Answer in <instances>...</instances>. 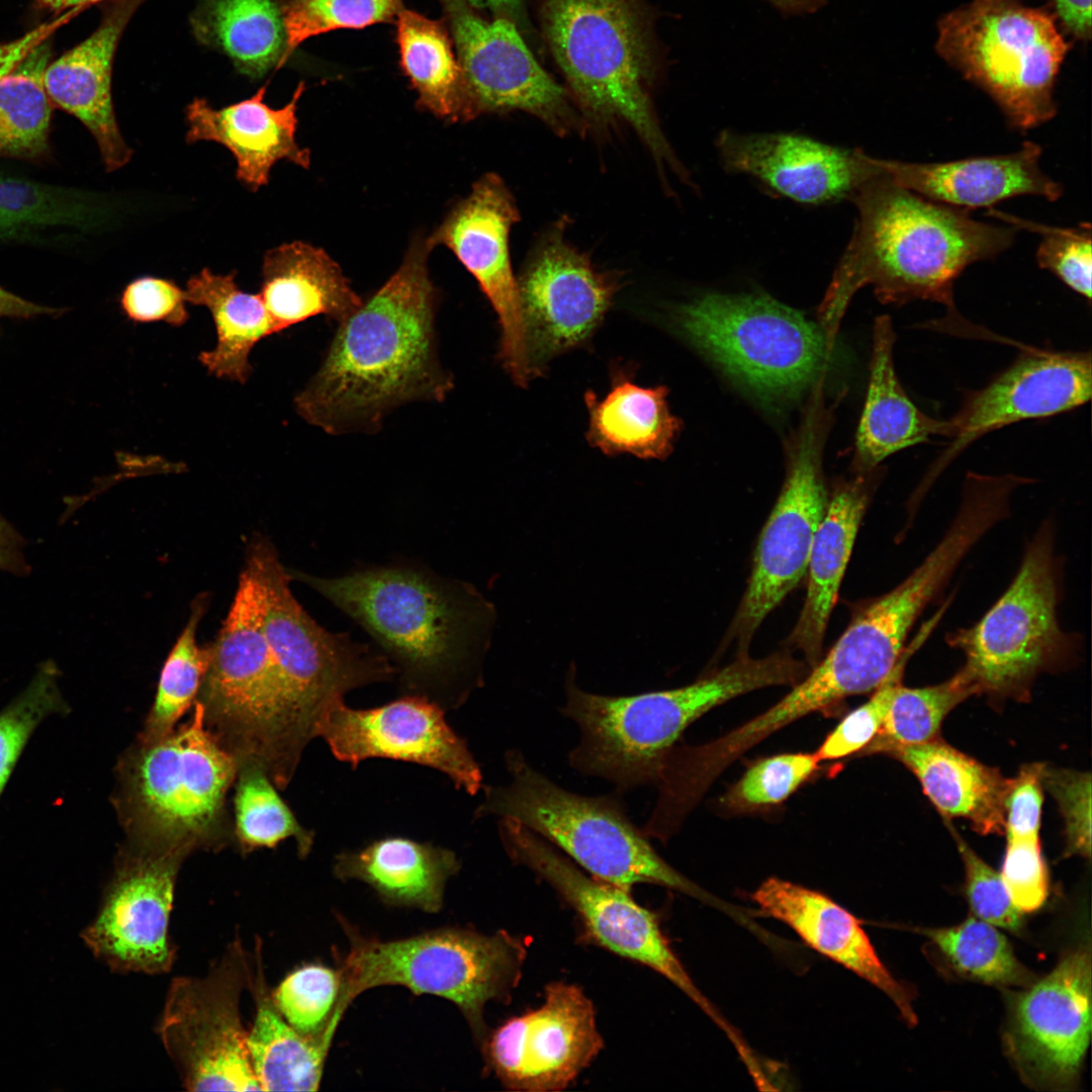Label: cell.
I'll list each match as a JSON object with an SVG mask.
<instances>
[{
    "instance_id": "e0dca14e",
    "label": "cell",
    "mask_w": 1092,
    "mask_h": 1092,
    "mask_svg": "<svg viewBox=\"0 0 1092 1092\" xmlns=\"http://www.w3.org/2000/svg\"><path fill=\"white\" fill-rule=\"evenodd\" d=\"M186 857L127 843L118 851L100 910L82 932L95 957L112 971L156 975L172 968L176 954L169 920Z\"/></svg>"
},
{
    "instance_id": "7c38bea8",
    "label": "cell",
    "mask_w": 1092,
    "mask_h": 1092,
    "mask_svg": "<svg viewBox=\"0 0 1092 1092\" xmlns=\"http://www.w3.org/2000/svg\"><path fill=\"white\" fill-rule=\"evenodd\" d=\"M1059 577L1054 527L1045 522L1006 592L979 622L948 635L976 695L1026 701L1038 674L1071 657L1076 639L1058 620Z\"/></svg>"
},
{
    "instance_id": "74e56055",
    "label": "cell",
    "mask_w": 1092,
    "mask_h": 1092,
    "mask_svg": "<svg viewBox=\"0 0 1092 1092\" xmlns=\"http://www.w3.org/2000/svg\"><path fill=\"white\" fill-rule=\"evenodd\" d=\"M190 22L199 42L222 52L252 79L278 67L285 53L281 6L274 0H200Z\"/></svg>"
},
{
    "instance_id": "9c48e42d",
    "label": "cell",
    "mask_w": 1092,
    "mask_h": 1092,
    "mask_svg": "<svg viewBox=\"0 0 1092 1092\" xmlns=\"http://www.w3.org/2000/svg\"><path fill=\"white\" fill-rule=\"evenodd\" d=\"M505 761L510 782L484 789L475 817L514 819L592 877L626 890L652 884L702 895L655 851L616 799L569 792L531 766L518 750L508 751Z\"/></svg>"
},
{
    "instance_id": "cb8c5ba5",
    "label": "cell",
    "mask_w": 1092,
    "mask_h": 1092,
    "mask_svg": "<svg viewBox=\"0 0 1092 1092\" xmlns=\"http://www.w3.org/2000/svg\"><path fill=\"white\" fill-rule=\"evenodd\" d=\"M617 283L568 244L559 228L542 238L518 280L532 372L590 336Z\"/></svg>"
},
{
    "instance_id": "484cf974",
    "label": "cell",
    "mask_w": 1092,
    "mask_h": 1092,
    "mask_svg": "<svg viewBox=\"0 0 1092 1092\" xmlns=\"http://www.w3.org/2000/svg\"><path fill=\"white\" fill-rule=\"evenodd\" d=\"M144 0H109L98 27L79 44L50 62L43 74L54 105L75 116L91 133L104 168L114 172L129 163L112 100V67L119 39Z\"/></svg>"
},
{
    "instance_id": "f907efd6",
    "label": "cell",
    "mask_w": 1092,
    "mask_h": 1092,
    "mask_svg": "<svg viewBox=\"0 0 1092 1092\" xmlns=\"http://www.w3.org/2000/svg\"><path fill=\"white\" fill-rule=\"evenodd\" d=\"M819 762L815 753H784L763 758L728 790L722 804L736 813L778 805L819 768Z\"/></svg>"
},
{
    "instance_id": "d6a6232c",
    "label": "cell",
    "mask_w": 1092,
    "mask_h": 1092,
    "mask_svg": "<svg viewBox=\"0 0 1092 1092\" xmlns=\"http://www.w3.org/2000/svg\"><path fill=\"white\" fill-rule=\"evenodd\" d=\"M259 294L277 333L318 315L339 324L363 302L323 249L300 241L265 253Z\"/></svg>"
},
{
    "instance_id": "be15d7a7",
    "label": "cell",
    "mask_w": 1092,
    "mask_h": 1092,
    "mask_svg": "<svg viewBox=\"0 0 1092 1092\" xmlns=\"http://www.w3.org/2000/svg\"><path fill=\"white\" fill-rule=\"evenodd\" d=\"M783 16L814 14L827 5V0H765Z\"/></svg>"
},
{
    "instance_id": "30bf717a",
    "label": "cell",
    "mask_w": 1092,
    "mask_h": 1092,
    "mask_svg": "<svg viewBox=\"0 0 1092 1092\" xmlns=\"http://www.w3.org/2000/svg\"><path fill=\"white\" fill-rule=\"evenodd\" d=\"M937 26L938 55L994 100L1009 127L1024 132L1054 118L1070 50L1055 14L1019 0H972Z\"/></svg>"
},
{
    "instance_id": "681fc988",
    "label": "cell",
    "mask_w": 1092,
    "mask_h": 1092,
    "mask_svg": "<svg viewBox=\"0 0 1092 1092\" xmlns=\"http://www.w3.org/2000/svg\"><path fill=\"white\" fill-rule=\"evenodd\" d=\"M989 215L1040 236L1035 252L1037 265L1058 277L1066 286L1087 301L1091 300L1092 239L1091 225L1082 222L1074 228L1051 226L991 209Z\"/></svg>"
},
{
    "instance_id": "5bb4252c",
    "label": "cell",
    "mask_w": 1092,
    "mask_h": 1092,
    "mask_svg": "<svg viewBox=\"0 0 1092 1092\" xmlns=\"http://www.w3.org/2000/svg\"><path fill=\"white\" fill-rule=\"evenodd\" d=\"M509 857L547 882L577 913L590 940L609 951L659 973L711 1014L662 933L656 915L629 890L589 877L547 840L520 822L498 819Z\"/></svg>"
},
{
    "instance_id": "7402d4cb",
    "label": "cell",
    "mask_w": 1092,
    "mask_h": 1092,
    "mask_svg": "<svg viewBox=\"0 0 1092 1092\" xmlns=\"http://www.w3.org/2000/svg\"><path fill=\"white\" fill-rule=\"evenodd\" d=\"M1091 354L1022 347L1016 359L984 387L969 390L948 420L950 442L924 485L986 434L1017 422L1048 418L1086 403L1091 396Z\"/></svg>"
},
{
    "instance_id": "94428289",
    "label": "cell",
    "mask_w": 1092,
    "mask_h": 1092,
    "mask_svg": "<svg viewBox=\"0 0 1092 1092\" xmlns=\"http://www.w3.org/2000/svg\"><path fill=\"white\" fill-rule=\"evenodd\" d=\"M23 539L16 530L0 515V569L16 575L29 572V565L23 554Z\"/></svg>"
},
{
    "instance_id": "f6af8a7d",
    "label": "cell",
    "mask_w": 1092,
    "mask_h": 1092,
    "mask_svg": "<svg viewBox=\"0 0 1092 1092\" xmlns=\"http://www.w3.org/2000/svg\"><path fill=\"white\" fill-rule=\"evenodd\" d=\"M957 972L997 986L1024 985L1028 972L1016 960L1007 938L992 924L968 917L962 923L921 929Z\"/></svg>"
},
{
    "instance_id": "6f0895ef",
    "label": "cell",
    "mask_w": 1092,
    "mask_h": 1092,
    "mask_svg": "<svg viewBox=\"0 0 1092 1092\" xmlns=\"http://www.w3.org/2000/svg\"><path fill=\"white\" fill-rule=\"evenodd\" d=\"M1042 765H1025L1011 779L1005 799L1007 839L1038 838L1043 802Z\"/></svg>"
},
{
    "instance_id": "db71d44e",
    "label": "cell",
    "mask_w": 1092,
    "mask_h": 1092,
    "mask_svg": "<svg viewBox=\"0 0 1092 1092\" xmlns=\"http://www.w3.org/2000/svg\"><path fill=\"white\" fill-rule=\"evenodd\" d=\"M1042 786L1056 799L1066 827V854L1091 855V776L1042 765Z\"/></svg>"
},
{
    "instance_id": "d4e9b609",
    "label": "cell",
    "mask_w": 1092,
    "mask_h": 1092,
    "mask_svg": "<svg viewBox=\"0 0 1092 1092\" xmlns=\"http://www.w3.org/2000/svg\"><path fill=\"white\" fill-rule=\"evenodd\" d=\"M716 148L727 169L751 175L803 203L849 199L864 182L883 172L882 159L859 149L839 148L797 134L723 130Z\"/></svg>"
},
{
    "instance_id": "b9f144b4",
    "label": "cell",
    "mask_w": 1092,
    "mask_h": 1092,
    "mask_svg": "<svg viewBox=\"0 0 1092 1092\" xmlns=\"http://www.w3.org/2000/svg\"><path fill=\"white\" fill-rule=\"evenodd\" d=\"M235 785L234 833L244 850L274 848L293 838L298 855L303 858L309 854L314 832L298 822L258 762L239 761Z\"/></svg>"
},
{
    "instance_id": "ffe728a7",
    "label": "cell",
    "mask_w": 1092,
    "mask_h": 1092,
    "mask_svg": "<svg viewBox=\"0 0 1092 1092\" xmlns=\"http://www.w3.org/2000/svg\"><path fill=\"white\" fill-rule=\"evenodd\" d=\"M518 219L510 190L497 175L488 173L454 205L427 242L432 249L451 250L475 278L497 315L500 362L512 379L524 386L532 369L509 247L510 232Z\"/></svg>"
},
{
    "instance_id": "ab89813d",
    "label": "cell",
    "mask_w": 1092,
    "mask_h": 1092,
    "mask_svg": "<svg viewBox=\"0 0 1092 1092\" xmlns=\"http://www.w3.org/2000/svg\"><path fill=\"white\" fill-rule=\"evenodd\" d=\"M101 213L80 189L0 172V243H34L49 231L89 229Z\"/></svg>"
},
{
    "instance_id": "83f0119b",
    "label": "cell",
    "mask_w": 1092,
    "mask_h": 1092,
    "mask_svg": "<svg viewBox=\"0 0 1092 1092\" xmlns=\"http://www.w3.org/2000/svg\"><path fill=\"white\" fill-rule=\"evenodd\" d=\"M1039 145L1024 142L1010 154L946 162L915 163L882 159L884 171L898 184L933 201L970 211L1017 196L1056 201L1063 186L1040 167Z\"/></svg>"
},
{
    "instance_id": "9f6ffc18",
    "label": "cell",
    "mask_w": 1092,
    "mask_h": 1092,
    "mask_svg": "<svg viewBox=\"0 0 1092 1092\" xmlns=\"http://www.w3.org/2000/svg\"><path fill=\"white\" fill-rule=\"evenodd\" d=\"M185 290L173 280L143 276L130 281L120 296V306L126 317L138 324L162 322L173 327L187 323Z\"/></svg>"
},
{
    "instance_id": "6125c7cd",
    "label": "cell",
    "mask_w": 1092,
    "mask_h": 1092,
    "mask_svg": "<svg viewBox=\"0 0 1092 1092\" xmlns=\"http://www.w3.org/2000/svg\"><path fill=\"white\" fill-rule=\"evenodd\" d=\"M63 311L24 299L0 286V318H29L41 314L56 315Z\"/></svg>"
},
{
    "instance_id": "e7e4bbea",
    "label": "cell",
    "mask_w": 1092,
    "mask_h": 1092,
    "mask_svg": "<svg viewBox=\"0 0 1092 1092\" xmlns=\"http://www.w3.org/2000/svg\"><path fill=\"white\" fill-rule=\"evenodd\" d=\"M474 7L487 8L502 17L516 19L522 10V0H466Z\"/></svg>"
},
{
    "instance_id": "836d02e7",
    "label": "cell",
    "mask_w": 1092,
    "mask_h": 1092,
    "mask_svg": "<svg viewBox=\"0 0 1092 1092\" xmlns=\"http://www.w3.org/2000/svg\"><path fill=\"white\" fill-rule=\"evenodd\" d=\"M918 779L945 818H964L981 834L1005 830V799L1011 779L950 745L933 739L891 753Z\"/></svg>"
},
{
    "instance_id": "52a82bcc",
    "label": "cell",
    "mask_w": 1092,
    "mask_h": 1092,
    "mask_svg": "<svg viewBox=\"0 0 1092 1092\" xmlns=\"http://www.w3.org/2000/svg\"><path fill=\"white\" fill-rule=\"evenodd\" d=\"M194 704L187 723L157 741H138L118 761L112 803L127 844L188 856L230 840L226 796L238 761L207 730L202 705Z\"/></svg>"
},
{
    "instance_id": "ee69618b",
    "label": "cell",
    "mask_w": 1092,
    "mask_h": 1092,
    "mask_svg": "<svg viewBox=\"0 0 1092 1092\" xmlns=\"http://www.w3.org/2000/svg\"><path fill=\"white\" fill-rule=\"evenodd\" d=\"M196 603L161 670L154 704L138 741L153 742L176 729L177 722L195 703L210 661V647L196 641V630L203 612Z\"/></svg>"
},
{
    "instance_id": "1f68e13d",
    "label": "cell",
    "mask_w": 1092,
    "mask_h": 1092,
    "mask_svg": "<svg viewBox=\"0 0 1092 1092\" xmlns=\"http://www.w3.org/2000/svg\"><path fill=\"white\" fill-rule=\"evenodd\" d=\"M895 340L890 316L876 317L870 381L855 441L854 464L863 474L896 452L949 434L948 420L923 413L901 385L893 359Z\"/></svg>"
},
{
    "instance_id": "d590c367",
    "label": "cell",
    "mask_w": 1092,
    "mask_h": 1092,
    "mask_svg": "<svg viewBox=\"0 0 1092 1092\" xmlns=\"http://www.w3.org/2000/svg\"><path fill=\"white\" fill-rule=\"evenodd\" d=\"M236 277V271L217 274L203 268L184 290L188 303L208 309L215 328L216 344L199 354V362L215 377L243 384L252 372V350L277 332L260 294L241 289Z\"/></svg>"
},
{
    "instance_id": "f35d334b",
    "label": "cell",
    "mask_w": 1092,
    "mask_h": 1092,
    "mask_svg": "<svg viewBox=\"0 0 1092 1092\" xmlns=\"http://www.w3.org/2000/svg\"><path fill=\"white\" fill-rule=\"evenodd\" d=\"M396 37L401 68L418 92V105L453 122L474 118L445 24L402 9L396 16Z\"/></svg>"
},
{
    "instance_id": "2e32d148",
    "label": "cell",
    "mask_w": 1092,
    "mask_h": 1092,
    "mask_svg": "<svg viewBox=\"0 0 1092 1092\" xmlns=\"http://www.w3.org/2000/svg\"><path fill=\"white\" fill-rule=\"evenodd\" d=\"M440 2L474 118L481 113L521 110L559 134L584 129L571 94L541 67L511 19H483L466 0Z\"/></svg>"
},
{
    "instance_id": "f1b7e54d",
    "label": "cell",
    "mask_w": 1092,
    "mask_h": 1092,
    "mask_svg": "<svg viewBox=\"0 0 1092 1092\" xmlns=\"http://www.w3.org/2000/svg\"><path fill=\"white\" fill-rule=\"evenodd\" d=\"M752 899L809 946L886 993L909 1025L917 1023L911 993L892 977L850 912L826 895L776 877L765 880Z\"/></svg>"
},
{
    "instance_id": "d6986e66",
    "label": "cell",
    "mask_w": 1092,
    "mask_h": 1092,
    "mask_svg": "<svg viewBox=\"0 0 1092 1092\" xmlns=\"http://www.w3.org/2000/svg\"><path fill=\"white\" fill-rule=\"evenodd\" d=\"M445 713L437 704L416 696L369 709H354L343 701L325 714L317 737L352 768L376 757L417 763L444 774L457 789L475 795L482 787L481 769Z\"/></svg>"
},
{
    "instance_id": "f5cc1de1",
    "label": "cell",
    "mask_w": 1092,
    "mask_h": 1092,
    "mask_svg": "<svg viewBox=\"0 0 1092 1092\" xmlns=\"http://www.w3.org/2000/svg\"><path fill=\"white\" fill-rule=\"evenodd\" d=\"M952 832L965 867L966 895L973 913L994 926L1017 932L1022 926V912L1013 904L1001 875L981 859Z\"/></svg>"
},
{
    "instance_id": "ac0fdd59",
    "label": "cell",
    "mask_w": 1092,
    "mask_h": 1092,
    "mask_svg": "<svg viewBox=\"0 0 1092 1092\" xmlns=\"http://www.w3.org/2000/svg\"><path fill=\"white\" fill-rule=\"evenodd\" d=\"M828 499L818 436L808 422L792 449L781 494L760 533L750 578L729 630L741 654L763 619L805 575Z\"/></svg>"
},
{
    "instance_id": "03108f58",
    "label": "cell",
    "mask_w": 1092,
    "mask_h": 1092,
    "mask_svg": "<svg viewBox=\"0 0 1092 1092\" xmlns=\"http://www.w3.org/2000/svg\"><path fill=\"white\" fill-rule=\"evenodd\" d=\"M100 1L104 0H36L41 7L55 12L69 11L77 7L87 8Z\"/></svg>"
},
{
    "instance_id": "11a10c76",
    "label": "cell",
    "mask_w": 1092,
    "mask_h": 1092,
    "mask_svg": "<svg viewBox=\"0 0 1092 1092\" xmlns=\"http://www.w3.org/2000/svg\"><path fill=\"white\" fill-rule=\"evenodd\" d=\"M1000 875L1019 911L1039 909L1048 897L1049 879L1038 838L1007 839Z\"/></svg>"
},
{
    "instance_id": "7dc6e473",
    "label": "cell",
    "mask_w": 1092,
    "mask_h": 1092,
    "mask_svg": "<svg viewBox=\"0 0 1092 1092\" xmlns=\"http://www.w3.org/2000/svg\"><path fill=\"white\" fill-rule=\"evenodd\" d=\"M403 0H288L281 6L286 49L277 68L307 38L341 28L391 21Z\"/></svg>"
},
{
    "instance_id": "91938a15",
    "label": "cell",
    "mask_w": 1092,
    "mask_h": 1092,
    "mask_svg": "<svg viewBox=\"0 0 1092 1092\" xmlns=\"http://www.w3.org/2000/svg\"><path fill=\"white\" fill-rule=\"evenodd\" d=\"M1056 18L1076 40L1091 38V0H1052Z\"/></svg>"
},
{
    "instance_id": "f546056e",
    "label": "cell",
    "mask_w": 1092,
    "mask_h": 1092,
    "mask_svg": "<svg viewBox=\"0 0 1092 1092\" xmlns=\"http://www.w3.org/2000/svg\"><path fill=\"white\" fill-rule=\"evenodd\" d=\"M461 868L456 853L432 842L401 835H386L357 849L343 850L334 859L333 873L342 881L370 886L389 906L441 910L448 880Z\"/></svg>"
},
{
    "instance_id": "680465c9",
    "label": "cell",
    "mask_w": 1092,
    "mask_h": 1092,
    "mask_svg": "<svg viewBox=\"0 0 1092 1092\" xmlns=\"http://www.w3.org/2000/svg\"><path fill=\"white\" fill-rule=\"evenodd\" d=\"M81 11L80 8L71 9L52 21L36 26L14 40L0 43V78L10 72L36 46L49 39L56 30Z\"/></svg>"
},
{
    "instance_id": "603a6c76",
    "label": "cell",
    "mask_w": 1092,
    "mask_h": 1092,
    "mask_svg": "<svg viewBox=\"0 0 1092 1092\" xmlns=\"http://www.w3.org/2000/svg\"><path fill=\"white\" fill-rule=\"evenodd\" d=\"M1091 1034V956L1084 948L1016 997L1006 1044L1020 1073L1035 1085L1074 1084Z\"/></svg>"
},
{
    "instance_id": "3957f363",
    "label": "cell",
    "mask_w": 1092,
    "mask_h": 1092,
    "mask_svg": "<svg viewBox=\"0 0 1092 1092\" xmlns=\"http://www.w3.org/2000/svg\"><path fill=\"white\" fill-rule=\"evenodd\" d=\"M382 646L404 696L445 711L463 704L479 678L476 641L488 618L482 598L411 567H377L333 578L295 572Z\"/></svg>"
},
{
    "instance_id": "8d00e7d4",
    "label": "cell",
    "mask_w": 1092,
    "mask_h": 1092,
    "mask_svg": "<svg viewBox=\"0 0 1092 1092\" xmlns=\"http://www.w3.org/2000/svg\"><path fill=\"white\" fill-rule=\"evenodd\" d=\"M259 954L250 985L257 1009L247 1045L260 1090L315 1091L333 1041L302 1035L282 1017L266 987Z\"/></svg>"
},
{
    "instance_id": "7a4b0ae2",
    "label": "cell",
    "mask_w": 1092,
    "mask_h": 1092,
    "mask_svg": "<svg viewBox=\"0 0 1092 1092\" xmlns=\"http://www.w3.org/2000/svg\"><path fill=\"white\" fill-rule=\"evenodd\" d=\"M849 199L857 209L856 223L821 306L830 329L866 285L883 303L928 300L954 311L958 277L970 265L1008 250L1018 231L923 197L884 169Z\"/></svg>"
},
{
    "instance_id": "6da1fadb",
    "label": "cell",
    "mask_w": 1092,
    "mask_h": 1092,
    "mask_svg": "<svg viewBox=\"0 0 1092 1092\" xmlns=\"http://www.w3.org/2000/svg\"><path fill=\"white\" fill-rule=\"evenodd\" d=\"M432 250L417 238L389 279L338 324L318 369L294 398L307 424L334 436L373 434L396 408L441 402L452 391L453 376L438 354Z\"/></svg>"
},
{
    "instance_id": "e575fe53",
    "label": "cell",
    "mask_w": 1092,
    "mask_h": 1092,
    "mask_svg": "<svg viewBox=\"0 0 1092 1092\" xmlns=\"http://www.w3.org/2000/svg\"><path fill=\"white\" fill-rule=\"evenodd\" d=\"M666 395L664 386L641 387L622 374L614 378L604 398L587 391L589 444L608 455L665 458L680 431V421L670 414Z\"/></svg>"
},
{
    "instance_id": "4316f807",
    "label": "cell",
    "mask_w": 1092,
    "mask_h": 1092,
    "mask_svg": "<svg viewBox=\"0 0 1092 1092\" xmlns=\"http://www.w3.org/2000/svg\"><path fill=\"white\" fill-rule=\"evenodd\" d=\"M300 82L290 101L272 108L264 101L267 84L254 95L221 108L206 99L194 98L185 109L188 145L214 142L228 149L236 160V177L250 191L257 192L269 182L272 167L286 160L307 169L308 149L295 139L297 102L304 92Z\"/></svg>"
},
{
    "instance_id": "5b68a950",
    "label": "cell",
    "mask_w": 1092,
    "mask_h": 1092,
    "mask_svg": "<svg viewBox=\"0 0 1092 1092\" xmlns=\"http://www.w3.org/2000/svg\"><path fill=\"white\" fill-rule=\"evenodd\" d=\"M808 666L788 651L761 658L740 654L733 662L686 687L631 696H605L566 680L561 712L579 728L570 765L621 789L653 784L657 766L682 731L733 698L802 679Z\"/></svg>"
},
{
    "instance_id": "8992f818",
    "label": "cell",
    "mask_w": 1092,
    "mask_h": 1092,
    "mask_svg": "<svg viewBox=\"0 0 1092 1092\" xmlns=\"http://www.w3.org/2000/svg\"><path fill=\"white\" fill-rule=\"evenodd\" d=\"M542 32L571 96L589 118L624 121L660 169L687 178L656 119L650 91L659 70L645 0H539Z\"/></svg>"
},
{
    "instance_id": "9a60e30c",
    "label": "cell",
    "mask_w": 1092,
    "mask_h": 1092,
    "mask_svg": "<svg viewBox=\"0 0 1092 1092\" xmlns=\"http://www.w3.org/2000/svg\"><path fill=\"white\" fill-rule=\"evenodd\" d=\"M265 585L263 627L268 645L292 690L318 720L345 695L357 688L391 679L394 668L386 656L318 626L297 603L289 574L275 551L254 541Z\"/></svg>"
},
{
    "instance_id": "7bdbcfd3",
    "label": "cell",
    "mask_w": 1092,
    "mask_h": 1092,
    "mask_svg": "<svg viewBox=\"0 0 1092 1092\" xmlns=\"http://www.w3.org/2000/svg\"><path fill=\"white\" fill-rule=\"evenodd\" d=\"M976 695L958 671L951 678L930 687H896L887 714L877 735L861 751L889 753L937 738L945 716L961 702Z\"/></svg>"
},
{
    "instance_id": "ba28073f",
    "label": "cell",
    "mask_w": 1092,
    "mask_h": 1092,
    "mask_svg": "<svg viewBox=\"0 0 1092 1092\" xmlns=\"http://www.w3.org/2000/svg\"><path fill=\"white\" fill-rule=\"evenodd\" d=\"M343 924L350 947L337 970L340 989L332 1017L337 1022L362 992L396 985L454 1003L482 1044L488 1033L485 1005L509 999L526 959L523 942L504 930L483 934L446 927L380 940Z\"/></svg>"
},
{
    "instance_id": "c3c4849f",
    "label": "cell",
    "mask_w": 1092,
    "mask_h": 1092,
    "mask_svg": "<svg viewBox=\"0 0 1092 1092\" xmlns=\"http://www.w3.org/2000/svg\"><path fill=\"white\" fill-rule=\"evenodd\" d=\"M337 971L308 965L289 974L271 994L282 1017L300 1034L333 1041L331 1022L338 1000Z\"/></svg>"
},
{
    "instance_id": "816d5d0a",
    "label": "cell",
    "mask_w": 1092,
    "mask_h": 1092,
    "mask_svg": "<svg viewBox=\"0 0 1092 1092\" xmlns=\"http://www.w3.org/2000/svg\"><path fill=\"white\" fill-rule=\"evenodd\" d=\"M932 622L908 646L895 668L875 690L873 697L857 709L850 712L827 735L815 755L822 760H836L857 751H862L880 730L894 691L901 682L904 666L910 655L920 646L931 630Z\"/></svg>"
},
{
    "instance_id": "4dcf8cb0",
    "label": "cell",
    "mask_w": 1092,
    "mask_h": 1092,
    "mask_svg": "<svg viewBox=\"0 0 1092 1092\" xmlns=\"http://www.w3.org/2000/svg\"><path fill=\"white\" fill-rule=\"evenodd\" d=\"M874 485L873 478L861 476L839 486L815 533L804 606L787 640L811 667L820 660L828 620Z\"/></svg>"
},
{
    "instance_id": "8fae6325",
    "label": "cell",
    "mask_w": 1092,
    "mask_h": 1092,
    "mask_svg": "<svg viewBox=\"0 0 1092 1092\" xmlns=\"http://www.w3.org/2000/svg\"><path fill=\"white\" fill-rule=\"evenodd\" d=\"M673 323L697 350L766 401L799 396L826 358L820 329L767 294L704 293L678 305Z\"/></svg>"
},
{
    "instance_id": "277c9868",
    "label": "cell",
    "mask_w": 1092,
    "mask_h": 1092,
    "mask_svg": "<svg viewBox=\"0 0 1092 1092\" xmlns=\"http://www.w3.org/2000/svg\"><path fill=\"white\" fill-rule=\"evenodd\" d=\"M265 585L249 551L233 605L210 645L197 696L207 730L236 760H254L279 790L292 780L318 720L300 702L268 645Z\"/></svg>"
},
{
    "instance_id": "44dd1931",
    "label": "cell",
    "mask_w": 1092,
    "mask_h": 1092,
    "mask_svg": "<svg viewBox=\"0 0 1092 1092\" xmlns=\"http://www.w3.org/2000/svg\"><path fill=\"white\" fill-rule=\"evenodd\" d=\"M484 1057L511 1090L565 1089L604 1045L595 1009L582 989L563 982L546 987L544 1003L487 1033Z\"/></svg>"
},
{
    "instance_id": "bcb514c9",
    "label": "cell",
    "mask_w": 1092,
    "mask_h": 1092,
    "mask_svg": "<svg viewBox=\"0 0 1092 1092\" xmlns=\"http://www.w3.org/2000/svg\"><path fill=\"white\" fill-rule=\"evenodd\" d=\"M60 674L55 662L41 663L27 687L0 711V798L40 723L70 712L59 687Z\"/></svg>"
},
{
    "instance_id": "4fadbf2b",
    "label": "cell",
    "mask_w": 1092,
    "mask_h": 1092,
    "mask_svg": "<svg viewBox=\"0 0 1092 1092\" xmlns=\"http://www.w3.org/2000/svg\"><path fill=\"white\" fill-rule=\"evenodd\" d=\"M253 979L239 939L201 978L177 977L158 1032L189 1091H261L252 1069L240 998Z\"/></svg>"
},
{
    "instance_id": "60d3db41",
    "label": "cell",
    "mask_w": 1092,
    "mask_h": 1092,
    "mask_svg": "<svg viewBox=\"0 0 1092 1092\" xmlns=\"http://www.w3.org/2000/svg\"><path fill=\"white\" fill-rule=\"evenodd\" d=\"M48 40L0 78V158L39 161L50 154L54 104L43 83L51 62Z\"/></svg>"
}]
</instances>
